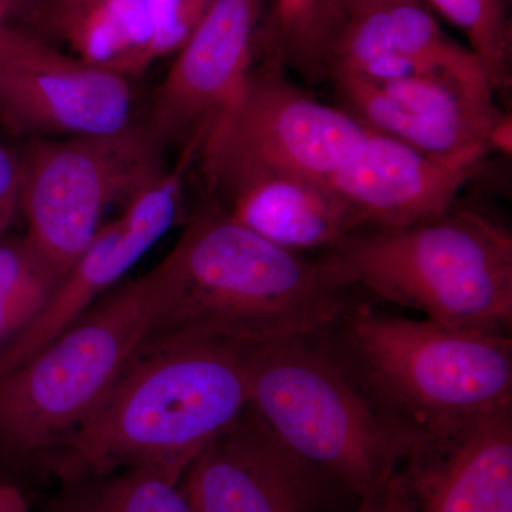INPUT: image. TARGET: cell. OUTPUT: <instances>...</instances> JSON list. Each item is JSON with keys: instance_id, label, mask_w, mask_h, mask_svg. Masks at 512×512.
<instances>
[{"instance_id": "28", "label": "cell", "mask_w": 512, "mask_h": 512, "mask_svg": "<svg viewBox=\"0 0 512 512\" xmlns=\"http://www.w3.org/2000/svg\"><path fill=\"white\" fill-rule=\"evenodd\" d=\"M13 218H0V238L5 235L6 229H8L10 222H12Z\"/></svg>"}, {"instance_id": "20", "label": "cell", "mask_w": 512, "mask_h": 512, "mask_svg": "<svg viewBox=\"0 0 512 512\" xmlns=\"http://www.w3.org/2000/svg\"><path fill=\"white\" fill-rule=\"evenodd\" d=\"M20 160L0 143V218H13L19 205Z\"/></svg>"}, {"instance_id": "11", "label": "cell", "mask_w": 512, "mask_h": 512, "mask_svg": "<svg viewBox=\"0 0 512 512\" xmlns=\"http://www.w3.org/2000/svg\"><path fill=\"white\" fill-rule=\"evenodd\" d=\"M181 488L192 512H329L345 491L249 409L192 461Z\"/></svg>"}, {"instance_id": "17", "label": "cell", "mask_w": 512, "mask_h": 512, "mask_svg": "<svg viewBox=\"0 0 512 512\" xmlns=\"http://www.w3.org/2000/svg\"><path fill=\"white\" fill-rule=\"evenodd\" d=\"M42 512H192L181 481L153 471L116 473L63 481Z\"/></svg>"}, {"instance_id": "7", "label": "cell", "mask_w": 512, "mask_h": 512, "mask_svg": "<svg viewBox=\"0 0 512 512\" xmlns=\"http://www.w3.org/2000/svg\"><path fill=\"white\" fill-rule=\"evenodd\" d=\"M20 160L25 241L57 284L96 237L111 204L133 200L165 173L163 144L147 126L33 140Z\"/></svg>"}, {"instance_id": "22", "label": "cell", "mask_w": 512, "mask_h": 512, "mask_svg": "<svg viewBox=\"0 0 512 512\" xmlns=\"http://www.w3.org/2000/svg\"><path fill=\"white\" fill-rule=\"evenodd\" d=\"M359 500L356 512H412L397 471L389 481Z\"/></svg>"}, {"instance_id": "24", "label": "cell", "mask_w": 512, "mask_h": 512, "mask_svg": "<svg viewBox=\"0 0 512 512\" xmlns=\"http://www.w3.org/2000/svg\"><path fill=\"white\" fill-rule=\"evenodd\" d=\"M0 512H29V500L22 488L0 480Z\"/></svg>"}, {"instance_id": "23", "label": "cell", "mask_w": 512, "mask_h": 512, "mask_svg": "<svg viewBox=\"0 0 512 512\" xmlns=\"http://www.w3.org/2000/svg\"><path fill=\"white\" fill-rule=\"evenodd\" d=\"M488 151L511 157L512 153V116L511 113L501 111L487 136Z\"/></svg>"}, {"instance_id": "8", "label": "cell", "mask_w": 512, "mask_h": 512, "mask_svg": "<svg viewBox=\"0 0 512 512\" xmlns=\"http://www.w3.org/2000/svg\"><path fill=\"white\" fill-rule=\"evenodd\" d=\"M375 130L328 106L276 70L249 73L231 107L208 131L198 157L205 177L272 170L325 181Z\"/></svg>"}, {"instance_id": "15", "label": "cell", "mask_w": 512, "mask_h": 512, "mask_svg": "<svg viewBox=\"0 0 512 512\" xmlns=\"http://www.w3.org/2000/svg\"><path fill=\"white\" fill-rule=\"evenodd\" d=\"M397 476L412 512H512V406L424 441Z\"/></svg>"}, {"instance_id": "26", "label": "cell", "mask_w": 512, "mask_h": 512, "mask_svg": "<svg viewBox=\"0 0 512 512\" xmlns=\"http://www.w3.org/2000/svg\"><path fill=\"white\" fill-rule=\"evenodd\" d=\"M40 0H6V25L16 15H23L28 10L35 8Z\"/></svg>"}, {"instance_id": "12", "label": "cell", "mask_w": 512, "mask_h": 512, "mask_svg": "<svg viewBox=\"0 0 512 512\" xmlns=\"http://www.w3.org/2000/svg\"><path fill=\"white\" fill-rule=\"evenodd\" d=\"M259 0H214L158 87L147 124L161 144L204 134L231 107L251 70Z\"/></svg>"}, {"instance_id": "10", "label": "cell", "mask_w": 512, "mask_h": 512, "mask_svg": "<svg viewBox=\"0 0 512 512\" xmlns=\"http://www.w3.org/2000/svg\"><path fill=\"white\" fill-rule=\"evenodd\" d=\"M200 147V138L188 141L173 170L128 201L117 220L101 225L35 318L0 349V375L25 363L69 328L170 231L183 200L185 174Z\"/></svg>"}, {"instance_id": "4", "label": "cell", "mask_w": 512, "mask_h": 512, "mask_svg": "<svg viewBox=\"0 0 512 512\" xmlns=\"http://www.w3.org/2000/svg\"><path fill=\"white\" fill-rule=\"evenodd\" d=\"M320 256L370 299L447 328L511 335V231L477 208L456 202L407 227L363 228Z\"/></svg>"}, {"instance_id": "16", "label": "cell", "mask_w": 512, "mask_h": 512, "mask_svg": "<svg viewBox=\"0 0 512 512\" xmlns=\"http://www.w3.org/2000/svg\"><path fill=\"white\" fill-rule=\"evenodd\" d=\"M207 181L229 217L296 254L329 251L365 228L338 192L305 175L234 170L208 175Z\"/></svg>"}, {"instance_id": "1", "label": "cell", "mask_w": 512, "mask_h": 512, "mask_svg": "<svg viewBox=\"0 0 512 512\" xmlns=\"http://www.w3.org/2000/svg\"><path fill=\"white\" fill-rule=\"evenodd\" d=\"M156 315L147 339L212 338L258 346L313 336L372 301L319 256L278 247L218 205L195 215L151 269Z\"/></svg>"}, {"instance_id": "13", "label": "cell", "mask_w": 512, "mask_h": 512, "mask_svg": "<svg viewBox=\"0 0 512 512\" xmlns=\"http://www.w3.org/2000/svg\"><path fill=\"white\" fill-rule=\"evenodd\" d=\"M487 154L478 147L434 156L375 131L323 183L348 202L365 228L407 227L450 210Z\"/></svg>"}, {"instance_id": "6", "label": "cell", "mask_w": 512, "mask_h": 512, "mask_svg": "<svg viewBox=\"0 0 512 512\" xmlns=\"http://www.w3.org/2000/svg\"><path fill=\"white\" fill-rule=\"evenodd\" d=\"M154 315L147 272L101 296L45 348L0 375V461L47 471L146 342Z\"/></svg>"}, {"instance_id": "27", "label": "cell", "mask_w": 512, "mask_h": 512, "mask_svg": "<svg viewBox=\"0 0 512 512\" xmlns=\"http://www.w3.org/2000/svg\"><path fill=\"white\" fill-rule=\"evenodd\" d=\"M6 25V0H0V28Z\"/></svg>"}, {"instance_id": "14", "label": "cell", "mask_w": 512, "mask_h": 512, "mask_svg": "<svg viewBox=\"0 0 512 512\" xmlns=\"http://www.w3.org/2000/svg\"><path fill=\"white\" fill-rule=\"evenodd\" d=\"M329 80L339 107L365 126L434 156L487 148L488 131L501 113L495 94L436 77L370 80L338 74Z\"/></svg>"}, {"instance_id": "9", "label": "cell", "mask_w": 512, "mask_h": 512, "mask_svg": "<svg viewBox=\"0 0 512 512\" xmlns=\"http://www.w3.org/2000/svg\"><path fill=\"white\" fill-rule=\"evenodd\" d=\"M127 77L63 55L37 37L0 28V126L13 136L67 138L133 124Z\"/></svg>"}, {"instance_id": "25", "label": "cell", "mask_w": 512, "mask_h": 512, "mask_svg": "<svg viewBox=\"0 0 512 512\" xmlns=\"http://www.w3.org/2000/svg\"><path fill=\"white\" fill-rule=\"evenodd\" d=\"M315 0H278L279 19L284 33L292 29L305 16Z\"/></svg>"}, {"instance_id": "18", "label": "cell", "mask_w": 512, "mask_h": 512, "mask_svg": "<svg viewBox=\"0 0 512 512\" xmlns=\"http://www.w3.org/2000/svg\"><path fill=\"white\" fill-rule=\"evenodd\" d=\"M56 285L25 238H0V349L35 318Z\"/></svg>"}, {"instance_id": "29", "label": "cell", "mask_w": 512, "mask_h": 512, "mask_svg": "<svg viewBox=\"0 0 512 512\" xmlns=\"http://www.w3.org/2000/svg\"><path fill=\"white\" fill-rule=\"evenodd\" d=\"M2 466H3V463H2V461H0V471H2ZM0 480H3V478L0 477Z\"/></svg>"}, {"instance_id": "5", "label": "cell", "mask_w": 512, "mask_h": 512, "mask_svg": "<svg viewBox=\"0 0 512 512\" xmlns=\"http://www.w3.org/2000/svg\"><path fill=\"white\" fill-rule=\"evenodd\" d=\"M248 409L357 498L389 481L416 447L312 336L251 346Z\"/></svg>"}, {"instance_id": "3", "label": "cell", "mask_w": 512, "mask_h": 512, "mask_svg": "<svg viewBox=\"0 0 512 512\" xmlns=\"http://www.w3.org/2000/svg\"><path fill=\"white\" fill-rule=\"evenodd\" d=\"M312 338L416 447L512 406L511 335L407 319L366 301Z\"/></svg>"}, {"instance_id": "19", "label": "cell", "mask_w": 512, "mask_h": 512, "mask_svg": "<svg viewBox=\"0 0 512 512\" xmlns=\"http://www.w3.org/2000/svg\"><path fill=\"white\" fill-rule=\"evenodd\" d=\"M466 35L470 49L507 86L511 82L512 30L507 0H423Z\"/></svg>"}, {"instance_id": "2", "label": "cell", "mask_w": 512, "mask_h": 512, "mask_svg": "<svg viewBox=\"0 0 512 512\" xmlns=\"http://www.w3.org/2000/svg\"><path fill=\"white\" fill-rule=\"evenodd\" d=\"M249 349L212 338L147 339L47 473L63 483L146 470L180 483L248 409Z\"/></svg>"}, {"instance_id": "21", "label": "cell", "mask_w": 512, "mask_h": 512, "mask_svg": "<svg viewBox=\"0 0 512 512\" xmlns=\"http://www.w3.org/2000/svg\"><path fill=\"white\" fill-rule=\"evenodd\" d=\"M103 2L104 0H40L35 13L39 15L42 25L55 33L57 29Z\"/></svg>"}]
</instances>
